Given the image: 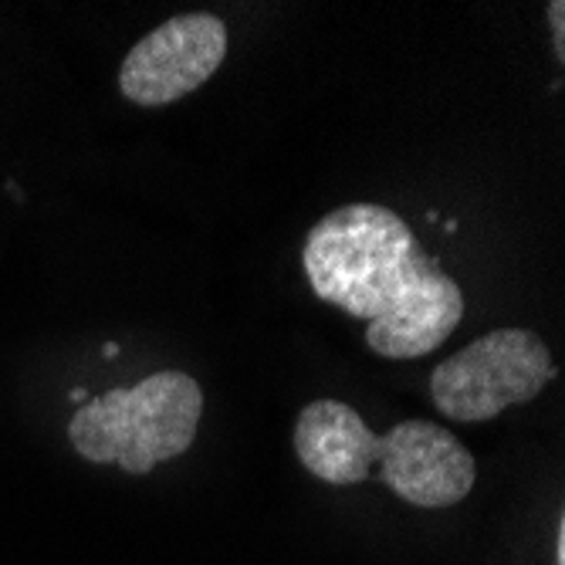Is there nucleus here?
<instances>
[{
    "instance_id": "obj_2",
    "label": "nucleus",
    "mask_w": 565,
    "mask_h": 565,
    "mask_svg": "<svg viewBox=\"0 0 565 565\" xmlns=\"http://www.w3.org/2000/svg\"><path fill=\"white\" fill-rule=\"evenodd\" d=\"M203 414V390L180 370H163L136 386H116L68 424V440L92 465H119L126 475H149L193 447Z\"/></svg>"
},
{
    "instance_id": "obj_3",
    "label": "nucleus",
    "mask_w": 565,
    "mask_h": 565,
    "mask_svg": "<svg viewBox=\"0 0 565 565\" xmlns=\"http://www.w3.org/2000/svg\"><path fill=\"white\" fill-rule=\"evenodd\" d=\"M555 380L552 352L532 329H494L430 373L437 414L457 424H481L508 406L535 399Z\"/></svg>"
},
{
    "instance_id": "obj_6",
    "label": "nucleus",
    "mask_w": 565,
    "mask_h": 565,
    "mask_svg": "<svg viewBox=\"0 0 565 565\" xmlns=\"http://www.w3.org/2000/svg\"><path fill=\"white\" fill-rule=\"evenodd\" d=\"M380 434L342 399L308 403L295 420V454L308 475L326 484L349 488L376 478Z\"/></svg>"
},
{
    "instance_id": "obj_4",
    "label": "nucleus",
    "mask_w": 565,
    "mask_h": 565,
    "mask_svg": "<svg viewBox=\"0 0 565 565\" xmlns=\"http://www.w3.org/2000/svg\"><path fill=\"white\" fill-rule=\"evenodd\" d=\"M227 58V28L214 14H177L132 44L119 92L136 106H170L196 92Z\"/></svg>"
},
{
    "instance_id": "obj_1",
    "label": "nucleus",
    "mask_w": 565,
    "mask_h": 565,
    "mask_svg": "<svg viewBox=\"0 0 565 565\" xmlns=\"http://www.w3.org/2000/svg\"><path fill=\"white\" fill-rule=\"evenodd\" d=\"M301 268L312 291L363 319L383 359H417L465 319V291L444 275L409 224L383 203H345L305 237Z\"/></svg>"
},
{
    "instance_id": "obj_7",
    "label": "nucleus",
    "mask_w": 565,
    "mask_h": 565,
    "mask_svg": "<svg viewBox=\"0 0 565 565\" xmlns=\"http://www.w3.org/2000/svg\"><path fill=\"white\" fill-rule=\"evenodd\" d=\"M562 0H555V4H548V21H552V34H555V51L562 58Z\"/></svg>"
},
{
    "instance_id": "obj_5",
    "label": "nucleus",
    "mask_w": 565,
    "mask_h": 565,
    "mask_svg": "<svg viewBox=\"0 0 565 565\" xmlns=\"http://www.w3.org/2000/svg\"><path fill=\"white\" fill-rule=\"evenodd\" d=\"M376 478L417 508H450L478 481L475 454L434 420H403L376 440Z\"/></svg>"
}]
</instances>
